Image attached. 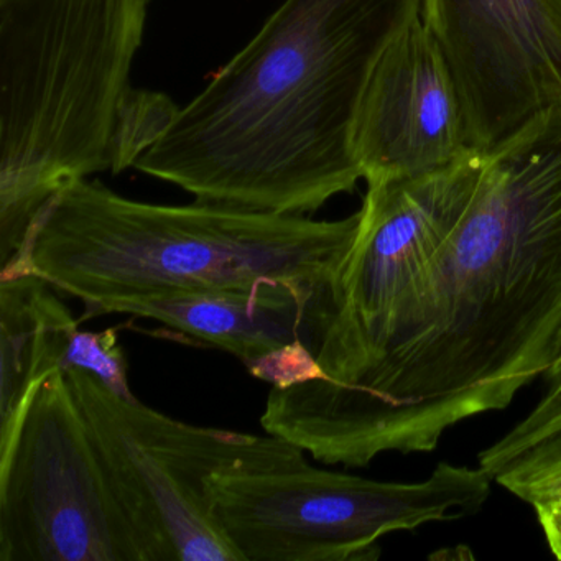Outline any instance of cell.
<instances>
[{
  "label": "cell",
  "instance_id": "cell-6",
  "mask_svg": "<svg viewBox=\"0 0 561 561\" xmlns=\"http://www.w3.org/2000/svg\"><path fill=\"white\" fill-rule=\"evenodd\" d=\"M484 150L409 179L366 183L359 225L324 290L314 347L321 379L350 386L386 353L426 267L468 206Z\"/></svg>",
  "mask_w": 561,
  "mask_h": 561
},
{
  "label": "cell",
  "instance_id": "cell-15",
  "mask_svg": "<svg viewBox=\"0 0 561 561\" xmlns=\"http://www.w3.org/2000/svg\"><path fill=\"white\" fill-rule=\"evenodd\" d=\"M543 396L537 405L528 412L517 425L512 426L504 436L492 443L479 453L478 466H481L489 476L504 462L508 456L514 455L537 430H540L548 420L553 419L561 410V344L557 357L550 369L545 373Z\"/></svg>",
  "mask_w": 561,
  "mask_h": 561
},
{
  "label": "cell",
  "instance_id": "cell-12",
  "mask_svg": "<svg viewBox=\"0 0 561 561\" xmlns=\"http://www.w3.org/2000/svg\"><path fill=\"white\" fill-rule=\"evenodd\" d=\"M34 274L0 277V455L11 448L38 387L61 370L80 321Z\"/></svg>",
  "mask_w": 561,
  "mask_h": 561
},
{
  "label": "cell",
  "instance_id": "cell-2",
  "mask_svg": "<svg viewBox=\"0 0 561 561\" xmlns=\"http://www.w3.org/2000/svg\"><path fill=\"white\" fill-rule=\"evenodd\" d=\"M422 0H285L134 169L199 202L307 216L354 192L357 114Z\"/></svg>",
  "mask_w": 561,
  "mask_h": 561
},
{
  "label": "cell",
  "instance_id": "cell-1",
  "mask_svg": "<svg viewBox=\"0 0 561 561\" xmlns=\"http://www.w3.org/2000/svg\"><path fill=\"white\" fill-rule=\"evenodd\" d=\"M560 344L558 103L484 150L382 359L350 386L272 387L261 425L330 466L430 453L459 423L507 409Z\"/></svg>",
  "mask_w": 561,
  "mask_h": 561
},
{
  "label": "cell",
  "instance_id": "cell-13",
  "mask_svg": "<svg viewBox=\"0 0 561 561\" xmlns=\"http://www.w3.org/2000/svg\"><path fill=\"white\" fill-rule=\"evenodd\" d=\"M495 484L528 505L561 499V438L537 443L494 474Z\"/></svg>",
  "mask_w": 561,
  "mask_h": 561
},
{
  "label": "cell",
  "instance_id": "cell-3",
  "mask_svg": "<svg viewBox=\"0 0 561 561\" xmlns=\"http://www.w3.org/2000/svg\"><path fill=\"white\" fill-rule=\"evenodd\" d=\"M153 0H0V267L70 183L124 172L179 106L137 90Z\"/></svg>",
  "mask_w": 561,
  "mask_h": 561
},
{
  "label": "cell",
  "instance_id": "cell-19",
  "mask_svg": "<svg viewBox=\"0 0 561 561\" xmlns=\"http://www.w3.org/2000/svg\"><path fill=\"white\" fill-rule=\"evenodd\" d=\"M541 2L561 41V0H541Z\"/></svg>",
  "mask_w": 561,
  "mask_h": 561
},
{
  "label": "cell",
  "instance_id": "cell-17",
  "mask_svg": "<svg viewBox=\"0 0 561 561\" xmlns=\"http://www.w3.org/2000/svg\"><path fill=\"white\" fill-rule=\"evenodd\" d=\"M538 524L551 553L561 560V499L534 505Z\"/></svg>",
  "mask_w": 561,
  "mask_h": 561
},
{
  "label": "cell",
  "instance_id": "cell-10",
  "mask_svg": "<svg viewBox=\"0 0 561 561\" xmlns=\"http://www.w3.org/2000/svg\"><path fill=\"white\" fill-rule=\"evenodd\" d=\"M471 150L451 71L420 15L383 51L364 93L354 130L363 180L423 175Z\"/></svg>",
  "mask_w": 561,
  "mask_h": 561
},
{
  "label": "cell",
  "instance_id": "cell-14",
  "mask_svg": "<svg viewBox=\"0 0 561 561\" xmlns=\"http://www.w3.org/2000/svg\"><path fill=\"white\" fill-rule=\"evenodd\" d=\"M71 367L93 374L117 396L126 399L136 397L130 390L129 364L121 346L117 328L104 331L78 330L61 363V370Z\"/></svg>",
  "mask_w": 561,
  "mask_h": 561
},
{
  "label": "cell",
  "instance_id": "cell-16",
  "mask_svg": "<svg viewBox=\"0 0 561 561\" xmlns=\"http://www.w3.org/2000/svg\"><path fill=\"white\" fill-rule=\"evenodd\" d=\"M245 369L252 377L272 383L275 389L321 379L317 357L304 341H295L274 353L265 354L261 359L245 366Z\"/></svg>",
  "mask_w": 561,
  "mask_h": 561
},
{
  "label": "cell",
  "instance_id": "cell-11",
  "mask_svg": "<svg viewBox=\"0 0 561 561\" xmlns=\"http://www.w3.org/2000/svg\"><path fill=\"white\" fill-rule=\"evenodd\" d=\"M324 288L261 282L245 288L134 301L121 305L114 314L159 321L249 366L295 341H304L314 354L327 311Z\"/></svg>",
  "mask_w": 561,
  "mask_h": 561
},
{
  "label": "cell",
  "instance_id": "cell-7",
  "mask_svg": "<svg viewBox=\"0 0 561 561\" xmlns=\"http://www.w3.org/2000/svg\"><path fill=\"white\" fill-rule=\"evenodd\" d=\"M0 561H157L64 370L38 387L0 455Z\"/></svg>",
  "mask_w": 561,
  "mask_h": 561
},
{
  "label": "cell",
  "instance_id": "cell-5",
  "mask_svg": "<svg viewBox=\"0 0 561 561\" xmlns=\"http://www.w3.org/2000/svg\"><path fill=\"white\" fill-rule=\"evenodd\" d=\"M491 476L439 462L420 481L318 469L282 438L257 458L213 472L209 514L241 561H374L380 538L474 517Z\"/></svg>",
  "mask_w": 561,
  "mask_h": 561
},
{
  "label": "cell",
  "instance_id": "cell-18",
  "mask_svg": "<svg viewBox=\"0 0 561 561\" xmlns=\"http://www.w3.org/2000/svg\"><path fill=\"white\" fill-rule=\"evenodd\" d=\"M550 438H561V410L553 419L548 420L540 430H537V432L528 438V442L522 446V453L527 451V449H530L531 446L537 445V443Z\"/></svg>",
  "mask_w": 561,
  "mask_h": 561
},
{
  "label": "cell",
  "instance_id": "cell-9",
  "mask_svg": "<svg viewBox=\"0 0 561 561\" xmlns=\"http://www.w3.org/2000/svg\"><path fill=\"white\" fill-rule=\"evenodd\" d=\"M458 90L472 150L561 103V41L541 0H422Z\"/></svg>",
  "mask_w": 561,
  "mask_h": 561
},
{
  "label": "cell",
  "instance_id": "cell-4",
  "mask_svg": "<svg viewBox=\"0 0 561 561\" xmlns=\"http://www.w3.org/2000/svg\"><path fill=\"white\" fill-rule=\"evenodd\" d=\"M359 211L336 221L219 203L137 202L84 179L38 213L0 277L34 274L83 301L87 318L121 305L284 282L323 288L336 274Z\"/></svg>",
  "mask_w": 561,
  "mask_h": 561
},
{
  "label": "cell",
  "instance_id": "cell-8",
  "mask_svg": "<svg viewBox=\"0 0 561 561\" xmlns=\"http://www.w3.org/2000/svg\"><path fill=\"white\" fill-rule=\"evenodd\" d=\"M121 501L157 561H241L209 514L213 472L257 458L280 436L192 425L126 399L84 369L64 370Z\"/></svg>",
  "mask_w": 561,
  "mask_h": 561
}]
</instances>
